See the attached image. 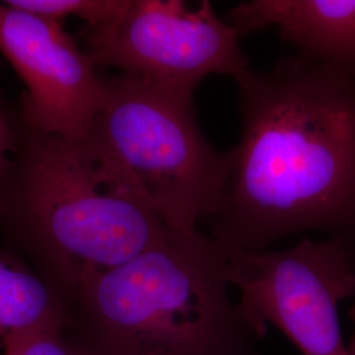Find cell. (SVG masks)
I'll return each instance as SVG.
<instances>
[{"label":"cell","instance_id":"1","mask_svg":"<svg viewBox=\"0 0 355 355\" xmlns=\"http://www.w3.org/2000/svg\"><path fill=\"white\" fill-rule=\"evenodd\" d=\"M236 82L241 139L212 237L240 252L311 230L355 242V73L295 53Z\"/></svg>","mask_w":355,"mask_h":355},{"label":"cell","instance_id":"2","mask_svg":"<svg viewBox=\"0 0 355 355\" xmlns=\"http://www.w3.org/2000/svg\"><path fill=\"white\" fill-rule=\"evenodd\" d=\"M15 121L19 145L0 182V230L6 248L70 304L86 282L142 253L168 228L94 136L40 135Z\"/></svg>","mask_w":355,"mask_h":355},{"label":"cell","instance_id":"3","mask_svg":"<svg viewBox=\"0 0 355 355\" xmlns=\"http://www.w3.org/2000/svg\"><path fill=\"white\" fill-rule=\"evenodd\" d=\"M228 268L212 236L168 229L86 282L64 330L86 355H243L253 333L230 299Z\"/></svg>","mask_w":355,"mask_h":355},{"label":"cell","instance_id":"4","mask_svg":"<svg viewBox=\"0 0 355 355\" xmlns=\"http://www.w3.org/2000/svg\"><path fill=\"white\" fill-rule=\"evenodd\" d=\"M89 135L167 228L198 229L203 217L215 214L233 157L205 139L192 94L140 76H108Z\"/></svg>","mask_w":355,"mask_h":355},{"label":"cell","instance_id":"5","mask_svg":"<svg viewBox=\"0 0 355 355\" xmlns=\"http://www.w3.org/2000/svg\"><path fill=\"white\" fill-rule=\"evenodd\" d=\"M228 253L229 283L253 334L272 325L303 355H349L340 306L355 296L354 241L302 239L284 250Z\"/></svg>","mask_w":355,"mask_h":355},{"label":"cell","instance_id":"6","mask_svg":"<svg viewBox=\"0 0 355 355\" xmlns=\"http://www.w3.org/2000/svg\"><path fill=\"white\" fill-rule=\"evenodd\" d=\"M80 36L96 67H119L123 74L192 95L205 76L237 80L250 70L240 35L208 0L196 10L178 0H128L119 16L86 26Z\"/></svg>","mask_w":355,"mask_h":355},{"label":"cell","instance_id":"7","mask_svg":"<svg viewBox=\"0 0 355 355\" xmlns=\"http://www.w3.org/2000/svg\"><path fill=\"white\" fill-rule=\"evenodd\" d=\"M0 51L26 85L13 112L20 125L40 135L89 136L105 78L64 24L0 1Z\"/></svg>","mask_w":355,"mask_h":355},{"label":"cell","instance_id":"8","mask_svg":"<svg viewBox=\"0 0 355 355\" xmlns=\"http://www.w3.org/2000/svg\"><path fill=\"white\" fill-rule=\"evenodd\" d=\"M228 23L240 37L274 26L296 53L355 73V0H250Z\"/></svg>","mask_w":355,"mask_h":355},{"label":"cell","instance_id":"9","mask_svg":"<svg viewBox=\"0 0 355 355\" xmlns=\"http://www.w3.org/2000/svg\"><path fill=\"white\" fill-rule=\"evenodd\" d=\"M71 318L67 299L20 254L0 249V350L37 330H64Z\"/></svg>","mask_w":355,"mask_h":355},{"label":"cell","instance_id":"10","mask_svg":"<svg viewBox=\"0 0 355 355\" xmlns=\"http://www.w3.org/2000/svg\"><path fill=\"white\" fill-rule=\"evenodd\" d=\"M13 8L64 23L67 17H78L86 26L104 24L119 16L128 0H7Z\"/></svg>","mask_w":355,"mask_h":355},{"label":"cell","instance_id":"11","mask_svg":"<svg viewBox=\"0 0 355 355\" xmlns=\"http://www.w3.org/2000/svg\"><path fill=\"white\" fill-rule=\"evenodd\" d=\"M3 355H86L66 330H37L13 340Z\"/></svg>","mask_w":355,"mask_h":355},{"label":"cell","instance_id":"12","mask_svg":"<svg viewBox=\"0 0 355 355\" xmlns=\"http://www.w3.org/2000/svg\"><path fill=\"white\" fill-rule=\"evenodd\" d=\"M1 67V64H0ZM19 145V129L12 111H6L0 104V182L7 175L13 154Z\"/></svg>","mask_w":355,"mask_h":355},{"label":"cell","instance_id":"13","mask_svg":"<svg viewBox=\"0 0 355 355\" xmlns=\"http://www.w3.org/2000/svg\"><path fill=\"white\" fill-rule=\"evenodd\" d=\"M354 318H355V311H354ZM349 355H355V333L349 343Z\"/></svg>","mask_w":355,"mask_h":355}]
</instances>
